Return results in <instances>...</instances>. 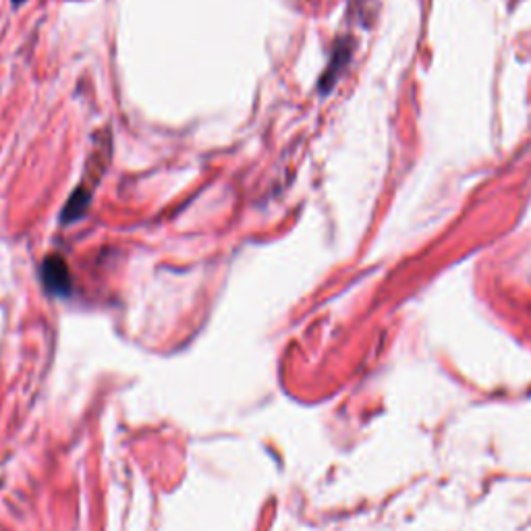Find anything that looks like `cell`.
Listing matches in <instances>:
<instances>
[{
  "instance_id": "obj_1",
  "label": "cell",
  "mask_w": 531,
  "mask_h": 531,
  "mask_svg": "<svg viewBox=\"0 0 531 531\" xmlns=\"http://www.w3.org/2000/svg\"><path fill=\"white\" fill-rule=\"evenodd\" d=\"M42 283L46 291L56 295V297H67L73 291V280H71L69 266L63 260V255H50L42 264Z\"/></svg>"
},
{
  "instance_id": "obj_2",
  "label": "cell",
  "mask_w": 531,
  "mask_h": 531,
  "mask_svg": "<svg viewBox=\"0 0 531 531\" xmlns=\"http://www.w3.org/2000/svg\"><path fill=\"white\" fill-rule=\"evenodd\" d=\"M90 201H91V189L85 185L77 187L75 192L71 193L67 204H64L63 216H61L63 225H71V222H77L80 218H83V216L88 214Z\"/></svg>"
},
{
  "instance_id": "obj_3",
  "label": "cell",
  "mask_w": 531,
  "mask_h": 531,
  "mask_svg": "<svg viewBox=\"0 0 531 531\" xmlns=\"http://www.w3.org/2000/svg\"><path fill=\"white\" fill-rule=\"evenodd\" d=\"M349 48H345V44H338L337 46V52H334V56H332V61H330V67L326 69V73H324V77H322V83H320V88L324 90V94H326V90L330 88V85L337 81V75H338V64H345L347 63V58H349Z\"/></svg>"
},
{
  "instance_id": "obj_4",
  "label": "cell",
  "mask_w": 531,
  "mask_h": 531,
  "mask_svg": "<svg viewBox=\"0 0 531 531\" xmlns=\"http://www.w3.org/2000/svg\"><path fill=\"white\" fill-rule=\"evenodd\" d=\"M21 3H23V0H13V4H15V6H19Z\"/></svg>"
}]
</instances>
